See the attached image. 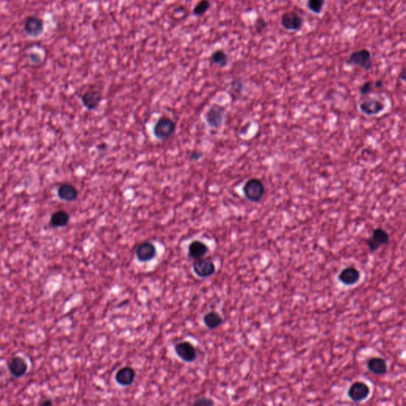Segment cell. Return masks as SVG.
<instances>
[{
  "label": "cell",
  "mask_w": 406,
  "mask_h": 406,
  "mask_svg": "<svg viewBox=\"0 0 406 406\" xmlns=\"http://www.w3.org/2000/svg\"><path fill=\"white\" fill-rule=\"evenodd\" d=\"M268 23H267L264 19H258L257 23H256V28H257L258 32H261L267 27Z\"/></svg>",
  "instance_id": "obj_27"
},
{
  "label": "cell",
  "mask_w": 406,
  "mask_h": 406,
  "mask_svg": "<svg viewBox=\"0 0 406 406\" xmlns=\"http://www.w3.org/2000/svg\"><path fill=\"white\" fill-rule=\"evenodd\" d=\"M40 405L41 406H52V401L50 400V399H47V400H44L43 402H41Z\"/></svg>",
  "instance_id": "obj_30"
},
{
  "label": "cell",
  "mask_w": 406,
  "mask_h": 406,
  "mask_svg": "<svg viewBox=\"0 0 406 406\" xmlns=\"http://www.w3.org/2000/svg\"><path fill=\"white\" fill-rule=\"evenodd\" d=\"M359 109L365 115L374 117L383 113L386 109V104L382 99L368 95L359 103Z\"/></svg>",
  "instance_id": "obj_2"
},
{
  "label": "cell",
  "mask_w": 406,
  "mask_h": 406,
  "mask_svg": "<svg viewBox=\"0 0 406 406\" xmlns=\"http://www.w3.org/2000/svg\"><path fill=\"white\" fill-rule=\"evenodd\" d=\"M59 199L66 202L76 201L79 197L77 188L70 183H64L59 186L57 191Z\"/></svg>",
  "instance_id": "obj_16"
},
{
  "label": "cell",
  "mask_w": 406,
  "mask_h": 406,
  "mask_svg": "<svg viewBox=\"0 0 406 406\" xmlns=\"http://www.w3.org/2000/svg\"><path fill=\"white\" fill-rule=\"evenodd\" d=\"M177 356L184 362H191L196 359L197 352L193 344L188 341H182L178 343L175 348Z\"/></svg>",
  "instance_id": "obj_12"
},
{
  "label": "cell",
  "mask_w": 406,
  "mask_h": 406,
  "mask_svg": "<svg viewBox=\"0 0 406 406\" xmlns=\"http://www.w3.org/2000/svg\"><path fill=\"white\" fill-rule=\"evenodd\" d=\"M8 369L14 377H23L28 371L27 362L20 356H14L9 360Z\"/></svg>",
  "instance_id": "obj_13"
},
{
  "label": "cell",
  "mask_w": 406,
  "mask_h": 406,
  "mask_svg": "<svg viewBox=\"0 0 406 406\" xmlns=\"http://www.w3.org/2000/svg\"><path fill=\"white\" fill-rule=\"evenodd\" d=\"M136 377V372L132 367L125 366L120 369L115 375V380L119 385L122 386H129L134 383Z\"/></svg>",
  "instance_id": "obj_17"
},
{
  "label": "cell",
  "mask_w": 406,
  "mask_h": 406,
  "mask_svg": "<svg viewBox=\"0 0 406 406\" xmlns=\"http://www.w3.org/2000/svg\"><path fill=\"white\" fill-rule=\"evenodd\" d=\"M338 278L343 284L352 286L358 283L360 279V271L353 267H348L340 271Z\"/></svg>",
  "instance_id": "obj_15"
},
{
  "label": "cell",
  "mask_w": 406,
  "mask_h": 406,
  "mask_svg": "<svg viewBox=\"0 0 406 406\" xmlns=\"http://www.w3.org/2000/svg\"><path fill=\"white\" fill-rule=\"evenodd\" d=\"M81 99L84 107L90 111H93L99 107L103 100V94L99 89L91 87L82 95Z\"/></svg>",
  "instance_id": "obj_8"
},
{
  "label": "cell",
  "mask_w": 406,
  "mask_h": 406,
  "mask_svg": "<svg viewBox=\"0 0 406 406\" xmlns=\"http://www.w3.org/2000/svg\"><path fill=\"white\" fill-rule=\"evenodd\" d=\"M367 368L375 375H385V373L387 372V362L384 359L380 358V357H374L368 360Z\"/></svg>",
  "instance_id": "obj_18"
},
{
  "label": "cell",
  "mask_w": 406,
  "mask_h": 406,
  "mask_svg": "<svg viewBox=\"0 0 406 406\" xmlns=\"http://www.w3.org/2000/svg\"><path fill=\"white\" fill-rule=\"evenodd\" d=\"M225 108L219 105L212 106L205 113V120L210 127L218 129L224 121Z\"/></svg>",
  "instance_id": "obj_9"
},
{
  "label": "cell",
  "mask_w": 406,
  "mask_h": 406,
  "mask_svg": "<svg viewBox=\"0 0 406 406\" xmlns=\"http://www.w3.org/2000/svg\"><path fill=\"white\" fill-rule=\"evenodd\" d=\"M214 404V402L209 399V398H202V399H199L195 402V406H213Z\"/></svg>",
  "instance_id": "obj_26"
},
{
  "label": "cell",
  "mask_w": 406,
  "mask_h": 406,
  "mask_svg": "<svg viewBox=\"0 0 406 406\" xmlns=\"http://www.w3.org/2000/svg\"><path fill=\"white\" fill-rule=\"evenodd\" d=\"M390 241L389 232L384 228L379 227L373 230L372 235L370 238L366 239V245L371 252H375L380 248L382 245H386Z\"/></svg>",
  "instance_id": "obj_6"
},
{
  "label": "cell",
  "mask_w": 406,
  "mask_h": 406,
  "mask_svg": "<svg viewBox=\"0 0 406 406\" xmlns=\"http://www.w3.org/2000/svg\"><path fill=\"white\" fill-rule=\"evenodd\" d=\"M195 274L201 278H207L215 273L216 267L214 262L209 259H198L193 264Z\"/></svg>",
  "instance_id": "obj_10"
},
{
  "label": "cell",
  "mask_w": 406,
  "mask_h": 406,
  "mask_svg": "<svg viewBox=\"0 0 406 406\" xmlns=\"http://www.w3.org/2000/svg\"><path fill=\"white\" fill-rule=\"evenodd\" d=\"M203 321L205 326L208 327L209 329H215L222 325L223 319L218 313L212 311L205 314Z\"/></svg>",
  "instance_id": "obj_21"
},
{
  "label": "cell",
  "mask_w": 406,
  "mask_h": 406,
  "mask_svg": "<svg viewBox=\"0 0 406 406\" xmlns=\"http://www.w3.org/2000/svg\"><path fill=\"white\" fill-rule=\"evenodd\" d=\"M371 394L369 385L363 382H356L353 383L348 391V396L351 400L355 402H360L366 400Z\"/></svg>",
  "instance_id": "obj_7"
},
{
  "label": "cell",
  "mask_w": 406,
  "mask_h": 406,
  "mask_svg": "<svg viewBox=\"0 0 406 406\" xmlns=\"http://www.w3.org/2000/svg\"><path fill=\"white\" fill-rule=\"evenodd\" d=\"M176 130V124L173 120L167 117H161L156 123L153 133L157 139L166 140L173 136Z\"/></svg>",
  "instance_id": "obj_4"
},
{
  "label": "cell",
  "mask_w": 406,
  "mask_h": 406,
  "mask_svg": "<svg viewBox=\"0 0 406 406\" xmlns=\"http://www.w3.org/2000/svg\"><path fill=\"white\" fill-rule=\"evenodd\" d=\"M211 61L213 63L220 66L221 68H224L228 65V57L226 52L223 50H217L212 54Z\"/></svg>",
  "instance_id": "obj_22"
},
{
  "label": "cell",
  "mask_w": 406,
  "mask_h": 406,
  "mask_svg": "<svg viewBox=\"0 0 406 406\" xmlns=\"http://www.w3.org/2000/svg\"><path fill=\"white\" fill-rule=\"evenodd\" d=\"M202 156H203L202 153H200L199 151H197V150H195V151L191 153V159H194V160H199V159L201 158Z\"/></svg>",
  "instance_id": "obj_28"
},
{
  "label": "cell",
  "mask_w": 406,
  "mask_h": 406,
  "mask_svg": "<svg viewBox=\"0 0 406 406\" xmlns=\"http://www.w3.org/2000/svg\"><path fill=\"white\" fill-rule=\"evenodd\" d=\"M2 375H3V371H2V369L0 367V378L2 377Z\"/></svg>",
  "instance_id": "obj_31"
},
{
  "label": "cell",
  "mask_w": 406,
  "mask_h": 406,
  "mask_svg": "<svg viewBox=\"0 0 406 406\" xmlns=\"http://www.w3.org/2000/svg\"><path fill=\"white\" fill-rule=\"evenodd\" d=\"M347 65L350 66H357L366 71L371 70L373 67L371 52L366 48L355 51L348 57Z\"/></svg>",
  "instance_id": "obj_3"
},
{
  "label": "cell",
  "mask_w": 406,
  "mask_h": 406,
  "mask_svg": "<svg viewBox=\"0 0 406 406\" xmlns=\"http://www.w3.org/2000/svg\"><path fill=\"white\" fill-rule=\"evenodd\" d=\"M23 29L29 37L38 38L44 33V20L36 15H29L25 19Z\"/></svg>",
  "instance_id": "obj_5"
},
{
  "label": "cell",
  "mask_w": 406,
  "mask_h": 406,
  "mask_svg": "<svg viewBox=\"0 0 406 406\" xmlns=\"http://www.w3.org/2000/svg\"><path fill=\"white\" fill-rule=\"evenodd\" d=\"M210 6H211V4H210L209 0H201V1L198 2L197 4L195 5L193 13L196 16H202V15H205V13L207 12Z\"/></svg>",
  "instance_id": "obj_23"
},
{
  "label": "cell",
  "mask_w": 406,
  "mask_h": 406,
  "mask_svg": "<svg viewBox=\"0 0 406 406\" xmlns=\"http://www.w3.org/2000/svg\"><path fill=\"white\" fill-rule=\"evenodd\" d=\"M70 222V215L65 210H58L52 214L50 225L54 228H63Z\"/></svg>",
  "instance_id": "obj_20"
},
{
  "label": "cell",
  "mask_w": 406,
  "mask_h": 406,
  "mask_svg": "<svg viewBox=\"0 0 406 406\" xmlns=\"http://www.w3.org/2000/svg\"><path fill=\"white\" fill-rule=\"evenodd\" d=\"M383 85H384V83H383V80H378L375 81V84H374V87H375V88H383Z\"/></svg>",
  "instance_id": "obj_29"
},
{
  "label": "cell",
  "mask_w": 406,
  "mask_h": 406,
  "mask_svg": "<svg viewBox=\"0 0 406 406\" xmlns=\"http://www.w3.org/2000/svg\"><path fill=\"white\" fill-rule=\"evenodd\" d=\"M281 23L287 30L299 31L303 26L304 20L297 13L290 11L283 14L281 19Z\"/></svg>",
  "instance_id": "obj_11"
},
{
  "label": "cell",
  "mask_w": 406,
  "mask_h": 406,
  "mask_svg": "<svg viewBox=\"0 0 406 406\" xmlns=\"http://www.w3.org/2000/svg\"><path fill=\"white\" fill-rule=\"evenodd\" d=\"M209 251V248L200 241H195L189 245L188 253L190 257L198 260L201 259Z\"/></svg>",
  "instance_id": "obj_19"
},
{
  "label": "cell",
  "mask_w": 406,
  "mask_h": 406,
  "mask_svg": "<svg viewBox=\"0 0 406 406\" xmlns=\"http://www.w3.org/2000/svg\"><path fill=\"white\" fill-rule=\"evenodd\" d=\"M136 255L140 262H149L157 255V248L151 242L140 244L136 248Z\"/></svg>",
  "instance_id": "obj_14"
},
{
  "label": "cell",
  "mask_w": 406,
  "mask_h": 406,
  "mask_svg": "<svg viewBox=\"0 0 406 406\" xmlns=\"http://www.w3.org/2000/svg\"><path fill=\"white\" fill-rule=\"evenodd\" d=\"M325 3V0H307L308 8L314 14H320Z\"/></svg>",
  "instance_id": "obj_24"
},
{
  "label": "cell",
  "mask_w": 406,
  "mask_h": 406,
  "mask_svg": "<svg viewBox=\"0 0 406 406\" xmlns=\"http://www.w3.org/2000/svg\"><path fill=\"white\" fill-rule=\"evenodd\" d=\"M374 84L371 81L365 82L360 88V93L362 96H368L372 91Z\"/></svg>",
  "instance_id": "obj_25"
},
{
  "label": "cell",
  "mask_w": 406,
  "mask_h": 406,
  "mask_svg": "<svg viewBox=\"0 0 406 406\" xmlns=\"http://www.w3.org/2000/svg\"><path fill=\"white\" fill-rule=\"evenodd\" d=\"M245 198L251 203H260L266 193V187L263 180L253 177L245 182L243 186Z\"/></svg>",
  "instance_id": "obj_1"
}]
</instances>
